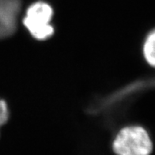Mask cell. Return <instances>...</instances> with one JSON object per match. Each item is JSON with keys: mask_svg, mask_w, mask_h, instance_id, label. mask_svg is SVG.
<instances>
[{"mask_svg": "<svg viewBox=\"0 0 155 155\" xmlns=\"http://www.w3.org/2000/svg\"><path fill=\"white\" fill-rule=\"evenodd\" d=\"M9 119V110L7 104L3 100H0V127L6 124Z\"/></svg>", "mask_w": 155, "mask_h": 155, "instance_id": "5", "label": "cell"}, {"mask_svg": "<svg viewBox=\"0 0 155 155\" xmlns=\"http://www.w3.org/2000/svg\"><path fill=\"white\" fill-rule=\"evenodd\" d=\"M53 10L46 2H37L31 5L26 10L23 24L30 34L39 41H45L54 33L51 26Z\"/></svg>", "mask_w": 155, "mask_h": 155, "instance_id": "2", "label": "cell"}, {"mask_svg": "<svg viewBox=\"0 0 155 155\" xmlns=\"http://www.w3.org/2000/svg\"><path fill=\"white\" fill-rule=\"evenodd\" d=\"M21 6L20 0H0V39L10 37L15 32Z\"/></svg>", "mask_w": 155, "mask_h": 155, "instance_id": "3", "label": "cell"}, {"mask_svg": "<svg viewBox=\"0 0 155 155\" xmlns=\"http://www.w3.org/2000/svg\"><path fill=\"white\" fill-rule=\"evenodd\" d=\"M143 55L146 61L152 68H155V29L146 37L143 44Z\"/></svg>", "mask_w": 155, "mask_h": 155, "instance_id": "4", "label": "cell"}, {"mask_svg": "<svg viewBox=\"0 0 155 155\" xmlns=\"http://www.w3.org/2000/svg\"><path fill=\"white\" fill-rule=\"evenodd\" d=\"M112 150L116 155H150L153 143L143 127L128 126L116 135Z\"/></svg>", "mask_w": 155, "mask_h": 155, "instance_id": "1", "label": "cell"}]
</instances>
